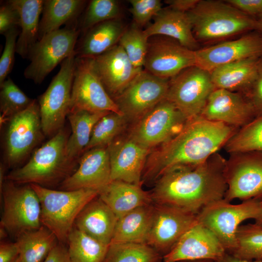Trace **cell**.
I'll return each instance as SVG.
<instances>
[{"label":"cell","instance_id":"1","mask_svg":"<svg viewBox=\"0 0 262 262\" xmlns=\"http://www.w3.org/2000/svg\"><path fill=\"white\" fill-rule=\"evenodd\" d=\"M227 160L218 153L195 166H180L164 172L150 193L153 203L171 206L197 214L208 204L224 198L227 190Z\"/></svg>","mask_w":262,"mask_h":262},{"label":"cell","instance_id":"2","mask_svg":"<svg viewBox=\"0 0 262 262\" xmlns=\"http://www.w3.org/2000/svg\"><path fill=\"white\" fill-rule=\"evenodd\" d=\"M238 130L200 115L188 120L176 135L150 153L143 172L145 180H156L172 168L203 163Z\"/></svg>","mask_w":262,"mask_h":262},{"label":"cell","instance_id":"3","mask_svg":"<svg viewBox=\"0 0 262 262\" xmlns=\"http://www.w3.org/2000/svg\"><path fill=\"white\" fill-rule=\"evenodd\" d=\"M69 136L64 127L36 149L29 161L11 171L6 180L18 184H35L48 188L61 183L71 175L76 161L68 157L66 146Z\"/></svg>","mask_w":262,"mask_h":262},{"label":"cell","instance_id":"4","mask_svg":"<svg viewBox=\"0 0 262 262\" xmlns=\"http://www.w3.org/2000/svg\"><path fill=\"white\" fill-rule=\"evenodd\" d=\"M30 185L40 201L42 226L50 230L59 242L64 244L67 243L79 213L99 193L90 189L55 190L35 184Z\"/></svg>","mask_w":262,"mask_h":262},{"label":"cell","instance_id":"5","mask_svg":"<svg viewBox=\"0 0 262 262\" xmlns=\"http://www.w3.org/2000/svg\"><path fill=\"white\" fill-rule=\"evenodd\" d=\"M187 14L197 41L224 39L256 28V18L225 1L199 0Z\"/></svg>","mask_w":262,"mask_h":262},{"label":"cell","instance_id":"6","mask_svg":"<svg viewBox=\"0 0 262 262\" xmlns=\"http://www.w3.org/2000/svg\"><path fill=\"white\" fill-rule=\"evenodd\" d=\"M262 214V200L251 199L232 204L224 198L214 201L197 214V221L217 237L227 253L236 247V232L241 223L248 219L255 220Z\"/></svg>","mask_w":262,"mask_h":262},{"label":"cell","instance_id":"7","mask_svg":"<svg viewBox=\"0 0 262 262\" xmlns=\"http://www.w3.org/2000/svg\"><path fill=\"white\" fill-rule=\"evenodd\" d=\"M0 195L3 201L0 226L8 234L16 239L42 226L40 201L30 184H18L6 180Z\"/></svg>","mask_w":262,"mask_h":262},{"label":"cell","instance_id":"8","mask_svg":"<svg viewBox=\"0 0 262 262\" xmlns=\"http://www.w3.org/2000/svg\"><path fill=\"white\" fill-rule=\"evenodd\" d=\"M80 33L75 22L38 40L29 51L30 63L24 71V77L41 84L58 64L75 53Z\"/></svg>","mask_w":262,"mask_h":262},{"label":"cell","instance_id":"9","mask_svg":"<svg viewBox=\"0 0 262 262\" xmlns=\"http://www.w3.org/2000/svg\"><path fill=\"white\" fill-rule=\"evenodd\" d=\"M5 125L3 163L13 168L20 164L45 136L38 101L34 99L28 108L11 117Z\"/></svg>","mask_w":262,"mask_h":262},{"label":"cell","instance_id":"10","mask_svg":"<svg viewBox=\"0 0 262 262\" xmlns=\"http://www.w3.org/2000/svg\"><path fill=\"white\" fill-rule=\"evenodd\" d=\"M75 60L74 53L62 62L57 74L39 97L37 101L45 136L51 137L64 127L70 112Z\"/></svg>","mask_w":262,"mask_h":262},{"label":"cell","instance_id":"11","mask_svg":"<svg viewBox=\"0 0 262 262\" xmlns=\"http://www.w3.org/2000/svg\"><path fill=\"white\" fill-rule=\"evenodd\" d=\"M187 120L172 102L165 98L133 123L128 135L152 150L176 135Z\"/></svg>","mask_w":262,"mask_h":262},{"label":"cell","instance_id":"12","mask_svg":"<svg viewBox=\"0 0 262 262\" xmlns=\"http://www.w3.org/2000/svg\"><path fill=\"white\" fill-rule=\"evenodd\" d=\"M215 89L210 72L192 66L169 80L165 99L189 120L200 115L209 96Z\"/></svg>","mask_w":262,"mask_h":262},{"label":"cell","instance_id":"13","mask_svg":"<svg viewBox=\"0 0 262 262\" xmlns=\"http://www.w3.org/2000/svg\"><path fill=\"white\" fill-rule=\"evenodd\" d=\"M77 110L123 115L105 89L92 58L76 57L70 112Z\"/></svg>","mask_w":262,"mask_h":262},{"label":"cell","instance_id":"14","mask_svg":"<svg viewBox=\"0 0 262 262\" xmlns=\"http://www.w3.org/2000/svg\"><path fill=\"white\" fill-rule=\"evenodd\" d=\"M230 154L224 171L228 187L224 199L229 202L235 199L262 200V152Z\"/></svg>","mask_w":262,"mask_h":262},{"label":"cell","instance_id":"15","mask_svg":"<svg viewBox=\"0 0 262 262\" xmlns=\"http://www.w3.org/2000/svg\"><path fill=\"white\" fill-rule=\"evenodd\" d=\"M197 222V214L153 203L146 244L164 257Z\"/></svg>","mask_w":262,"mask_h":262},{"label":"cell","instance_id":"16","mask_svg":"<svg viewBox=\"0 0 262 262\" xmlns=\"http://www.w3.org/2000/svg\"><path fill=\"white\" fill-rule=\"evenodd\" d=\"M169 81L143 69L114 100L128 122L133 123L165 98Z\"/></svg>","mask_w":262,"mask_h":262},{"label":"cell","instance_id":"17","mask_svg":"<svg viewBox=\"0 0 262 262\" xmlns=\"http://www.w3.org/2000/svg\"><path fill=\"white\" fill-rule=\"evenodd\" d=\"M196 66V50L174 39L155 38L148 41L143 67L145 71L160 78L170 80L183 70Z\"/></svg>","mask_w":262,"mask_h":262},{"label":"cell","instance_id":"18","mask_svg":"<svg viewBox=\"0 0 262 262\" xmlns=\"http://www.w3.org/2000/svg\"><path fill=\"white\" fill-rule=\"evenodd\" d=\"M262 55V37L258 33H251L235 40L196 50V66L211 72L220 66L259 58Z\"/></svg>","mask_w":262,"mask_h":262},{"label":"cell","instance_id":"19","mask_svg":"<svg viewBox=\"0 0 262 262\" xmlns=\"http://www.w3.org/2000/svg\"><path fill=\"white\" fill-rule=\"evenodd\" d=\"M226 253L216 235L197 222L180 239L163 257L164 262L195 260L216 261Z\"/></svg>","mask_w":262,"mask_h":262},{"label":"cell","instance_id":"20","mask_svg":"<svg viewBox=\"0 0 262 262\" xmlns=\"http://www.w3.org/2000/svg\"><path fill=\"white\" fill-rule=\"evenodd\" d=\"M200 115L237 129L256 117L253 108L245 95L219 88L211 93Z\"/></svg>","mask_w":262,"mask_h":262},{"label":"cell","instance_id":"21","mask_svg":"<svg viewBox=\"0 0 262 262\" xmlns=\"http://www.w3.org/2000/svg\"><path fill=\"white\" fill-rule=\"evenodd\" d=\"M108 148L112 181L141 185L147 158L152 150L141 146L128 135L118 136Z\"/></svg>","mask_w":262,"mask_h":262},{"label":"cell","instance_id":"22","mask_svg":"<svg viewBox=\"0 0 262 262\" xmlns=\"http://www.w3.org/2000/svg\"><path fill=\"white\" fill-rule=\"evenodd\" d=\"M92 59L97 73L113 100L125 90L143 70L132 65L118 43Z\"/></svg>","mask_w":262,"mask_h":262},{"label":"cell","instance_id":"23","mask_svg":"<svg viewBox=\"0 0 262 262\" xmlns=\"http://www.w3.org/2000/svg\"><path fill=\"white\" fill-rule=\"evenodd\" d=\"M111 181L108 147H96L83 153L78 168L60 183V189H90L99 192Z\"/></svg>","mask_w":262,"mask_h":262},{"label":"cell","instance_id":"24","mask_svg":"<svg viewBox=\"0 0 262 262\" xmlns=\"http://www.w3.org/2000/svg\"><path fill=\"white\" fill-rule=\"evenodd\" d=\"M117 220L113 211L98 196L82 209L74 227L95 239L110 245Z\"/></svg>","mask_w":262,"mask_h":262},{"label":"cell","instance_id":"25","mask_svg":"<svg viewBox=\"0 0 262 262\" xmlns=\"http://www.w3.org/2000/svg\"><path fill=\"white\" fill-rule=\"evenodd\" d=\"M153 19L154 22L144 30L148 38L155 35L165 36L188 49L197 50V41L187 13L167 7L163 8Z\"/></svg>","mask_w":262,"mask_h":262},{"label":"cell","instance_id":"26","mask_svg":"<svg viewBox=\"0 0 262 262\" xmlns=\"http://www.w3.org/2000/svg\"><path fill=\"white\" fill-rule=\"evenodd\" d=\"M99 198L110 208L117 219L131 211L153 203L150 193L141 185L112 180L101 189Z\"/></svg>","mask_w":262,"mask_h":262},{"label":"cell","instance_id":"27","mask_svg":"<svg viewBox=\"0 0 262 262\" xmlns=\"http://www.w3.org/2000/svg\"><path fill=\"white\" fill-rule=\"evenodd\" d=\"M125 29L119 18L96 25L86 32L75 49L76 57L93 58L102 54L118 43Z\"/></svg>","mask_w":262,"mask_h":262},{"label":"cell","instance_id":"28","mask_svg":"<svg viewBox=\"0 0 262 262\" xmlns=\"http://www.w3.org/2000/svg\"><path fill=\"white\" fill-rule=\"evenodd\" d=\"M259 58H251L220 66L211 73L215 88L245 93L254 82Z\"/></svg>","mask_w":262,"mask_h":262},{"label":"cell","instance_id":"29","mask_svg":"<svg viewBox=\"0 0 262 262\" xmlns=\"http://www.w3.org/2000/svg\"><path fill=\"white\" fill-rule=\"evenodd\" d=\"M19 16L20 33L18 36L16 53L28 58L31 48L38 40L40 16L44 0H10Z\"/></svg>","mask_w":262,"mask_h":262},{"label":"cell","instance_id":"30","mask_svg":"<svg viewBox=\"0 0 262 262\" xmlns=\"http://www.w3.org/2000/svg\"><path fill=\"white\" fill-rule=\"evenodd\" d=\"M110 112L93 113L77 110L69 112L68 118L71 133L67 139L66 150L71 160L77 161L84 153L97 122Z\"/></svg>","mask_w":262,"mask_h":262},{"label":"cell","instance_id":"31","mask_svg":"<svg viewBox=\"0 0 262 262\" xmlns=\"http://www.w3.org/2000/svg\"><path fill=\"white\" fill-rule=\"evenodd\" d=\"M153 207V203L137 208L118 218L111 243L146 244Z\"/></svg>","mask_w":262,"mask_h":262},{"label":"cell","instance_id":"32","mask_svg":"<svg viewBox=\"0 0 262 262\" xmlns=\"http://www.w3.org/2000/svg\"><path fill=\"white\" fill-rule=\"evenodd\" d=\"M85 0H44L40 20L38 40L60 29L63 24L75 22L83 8Z\"/></svg>","mask_w":262,"mask_h":262},{"label":"cell","instance_id":"33","mask_svg":"<svg viewBox=\"0 0 262 262\" xmlns=\"http://www.w3.org/2000/svg\"><path fill=\"white\" fill-rule=\"evenodd\" d=\"M15 242L19 249L18 262H42L58 243L55 235L43 226L21 234Z\"/></svg>","mask_w":262,"mask_h":262},{"label":"cell","instance_id":"34","mask_svg":"<svg viewBox=\"0 0 262 262\" xmlns=\"http://www.w3.org/2000/svg\"><path fill=\"white\" fill-rule=\"evenodd\" d=\"M67 244L71 262H103L109 246L74 227Z\"/></svg>","mask_w":262,"mask_h":262},{"label":"cell","instance_id":"35","mask_svg":"<svg viewBox=\"0 0 262 262\" xmlns=\"http://www.w3.org/2000/svg\"><path fill=\"white\" fill-rule=\"evenodd\" d=\"M163 257L146 244L111 243L103 262H161Z\"/></svg>","mask_w":262,"mask_h":262},{"label":"cell","instance_id":"36","mask_svg":"<svg viewBox=\"0 0 262 262\" xmlns=\"http://www.w3.org/2000/svg\"><path fill=\"white\" fill-rule=\"evenodd\" d=\"M230 255L242 260L262 261V228L256 223L240 225L236 247Z\"/></svg>","mask_w":262,"mask_h":262},{"label":"cell","instance_id":"37","mask_svg":"<svg viewBox=\"0 0 262 262\" xmlns=\"http://www.w3.org/2000/svg\"><path fill=\"white\" fill-rule=\"evenodd\" d=\"M224 147L230 154L262 152V115L238 130Z\"/></svg>","mask_w":262,"mask_h":262},{"label":"cell","instance_id":"38","mask_svg":"<svg viewBox=\"0 0 262 262\" xmlns=\"http://www.w3.org/2000/svg\"><path fill=\"white\" fill-rule=\"evenodd\" d=\"M128 122L123 115L111 112L94 126L84 152L92 148L108 147L123 131Z\"/></svg>","mask_w":262,"mask_h":262},{"label":"cell","instance_id":"39","mask_svg":"<svg viewBox=\"0 0 262 262\" xmlns=\"http://www.w3.org/2000/svg\"><path fill=\"white\" fill-rule=\"evenodd\" d=\"M0 126L16 114L28 108L34 99L29 98L8 77L0 84Z\"/></svg>","mask_w":262,"mask_h":262},{"label":"cell","instance_id":"40","mask_svg":"<svg viewBox=\"0 0 262 262\" xmlns=\"http://www.w3.org/2000/svg\"><path fill=\"white\" fill-rule=\"evenodd\" d=\"M149 39L144 31L135 23L125 29L118 44L124 49L132 65L138 68L144 66Z\"/></svg>","mask_w":262,"mask_h":262},{"label":"cell","instance_id":"41","mask_svg":"<svg viewBox=\"0 0 262 262\" xmlns=\"http://www.w3.org/2000/svg\"><path fill=\"white\" fill-rule=\"evenodd\" d=\"M120 14V5L117 0H91L79 29L80 31L86 32L100 23L119 18Z\"/></svg>","mask_w":262,"mask_h":262},{"label":"cell","instance_id":"42","mask_svg":"<svg viewBox=\"0 0 262 262\" xmlns=\"http://www.w3.org/2000/svg\"><path fill=\"white\" fill-rule=\"evenodd\" d=\"M129 2L134 23L140 28L148 23L163 9L159 0H130Z\"/></svg>","mask_w":262,"mask_h":262},{"label":"cell","instance_id":"43","mask_svg":"<svg viewBox=\"0 0 262 262\" xmlns=\"http://www.w3.org/2000/svg\"><path fill=\"white\" fill-rule=\"evenodd\" d=\"M19 33L20 30L18 28H15L4 34L5 43L0 59V84L6 80L13 69L15 53L16 52V41Z\"/></svg>","mask_w":262,"mask_h":262},{"label":"cell","instance_id":"44","mask_svg":"<svg viewBox=\"0 0 262 262\" xmlns=\"http://www.w3.org/2000/svg\"><path fill=\"white\" fill-rule=\"evenodd\" d=\"M251 104L256 117L262 115V55L258 61V70L256 79L245 93Z\"/></svg>","mask_w":262,"mask_h":262},{"label":"cell","instance_id":"45","mask_svg":"<svg viewBox=\"0 0 262 262\" xmlns=\"http://www.w3.org/2000/svg\"><path fill=\"white\" fill-rule=\"evenodd\" d=\"M19 27V16L16 9L6 0L0 7V33L4 35L15 28Z\"/></svg>","mask_w":262,"mask_h":262},{"label":"cell","instance_id":"46","mask_svg":"<svg viewBox=\"0 0 262 262\" xmlns=\"http://www.w3.org/2000/svg\"><path fill=\"white\" fill-rule=\"evenodd\" d=\"M225 1L251 17H257L262 14V0H227Z\"/></svg>","mask_w":262,"mask_h":262},{"label":"cell","instance_id":"47","mask_svg":"<svg viewBox=\"0 0 262 262\" xmlns=\"http://www.w3.org/2000/svg\"><path fill=\"white\" fill-rule=\"evenodd\" d=\"M19 252L15 242L0 241V262H18Z\"/></svg>","mask_w":262,"mask_h":262},{"label":"cell","instance_id":"48","mask_svg":"<svg viewBox=\"0 0 262 262\" xmlns=\"http://www.w3.org/2000/svg\"><path fill=\"white\" fill-rule=\"evenodd\" d=\"M42 262H71L67 247L58 242Z\"/></svg>","mask_w":262,"mask_h":262},{"label":"cell","instance_id":"49","mask_svg":"<svg viewBox=\"0 0 262 262\" xmlns=\"http://www.w3.org/2000/svg\"><path fill=\"white\" fill-rule=\"evenodd\" d=\"M199 0H167L165 2L171 9L183 12L188 13L192 10L198 3Z\"/></svg>","mask_w":262,"mask_h":262},{"label":"cell","instance_id":"50","mask_svg":"<svg viewBox=\"0 0 262 262\" xmlns=\"http://www.w3.org/2000/svg\"><path fill=\"white\" fill-rule=\"evenodd\" d=\"M214 262H262V261H252L240 260L226 253L221 258L216 261H214Z\"/></svg>","mask_w":262,"mask_h":262},{"label":"cell","instance_id":"51","mask_svg":"<svg viewBox=\"0 0 262 262\" xmlns=\"http://www.w3.org/2000/svg\"><path fill=\"white\" fill-rule=\"evenodd\" d=\"M256 20V28L255 30L262 37V14L258 16Z\"/></svg>","mask_w":262,"mask_h":262},{"label":"cell","instance_id":"52","mask_svg":"<svg viewBox=\"0 0 262 262\" xmlns=\"http://www.w3.org/2000/svg\"><path fill=\"white\" fill-rule=\"evenodd\" d=\"M8 233L6 230L3 227H0V238L2 241L4 238H6L8 235Z\"/></svg>","mask_w":262,"mask_h":262},{"label":"cell","instance_id":"53","mask_svg":"<svg viewBox=\"0 0 262 262\" xmlns=\"http://www.w3.org/2000/svg\"><path fill=\"white\" fill-rule=\"evenodd\" d=\"M255 223L262 228V214L259 218L255 220Z\"/></svg>","mask_w":262,"mask_h":262},{"label":"cell","instance_id":"54","mask_svg":"<svg viewBox=\"0 0 262 262\" xmlns=\"http://www.w3.org/2000/svg\"><path fill=\"white\" fill-rule=\"evenodd\" d=\"M214 261H211V260H195V261H184L182 262H213Z\"/></svg>","mask_w":262,"mask_h":262},{"label":"cell","instance_id":"55","mask_svg":"<svg viewBox=\"0 0 262 262\" xmlns=\"http://www.w3.org/2000/svg\"></svg>","mask_w":262,"mask_h":262}]
</instances>
